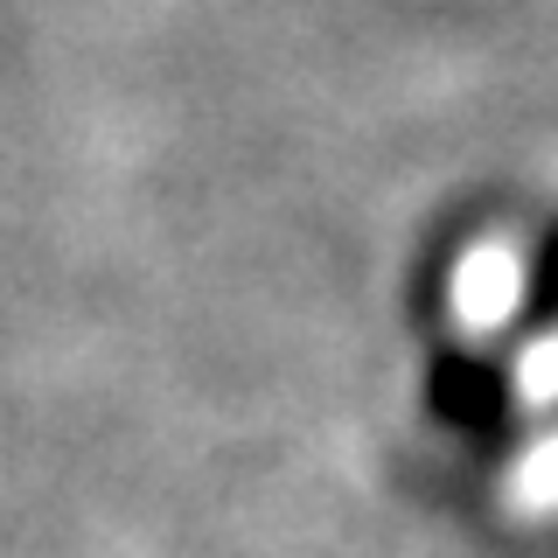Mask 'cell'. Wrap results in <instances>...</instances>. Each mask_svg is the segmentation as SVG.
Returning a JSON list of instances; mask_svg holds the SVG:
<instances>
[{
	"label": "cell",
	"instance_id": "1",
	"mask_svg": "<svg viewBox=\"0 0 558 558\" xmlns=\"http://www.w3.org/2000/svg\"><path fill=\"white\" fill-rule=\"evenodd\" d=\"M523 301V258L517 244L502 238H482L461 252V266H453V314H461V328H502L510 322V307Z\"/></svg>",
	"mask_w": 558,
	"mask_h": 558
},
{
	"label": "cell",
	"instance_id": "2",
	"mask_svg": "<svg viewBox=\"0 0 558 558\" xmlns=\"http://www.w3.org/2000/svg\"><path fill=\"white\" fill-rule=\"evenodd\" d=\"M510 502H517L523 517H551L558 510V440L523 453V468L510 475Z\"/></svg>",
	"mask_w": 558,
	"mask_h": 558
}]
</instances>
